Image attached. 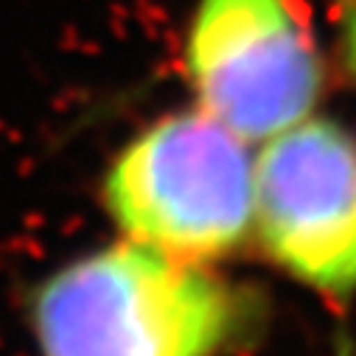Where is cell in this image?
<instances>
[{"label": "cell", "mask_w": 356, "mask_h": 356, "mask_svg": "<svg viewBox=\"0 0 356 356\" xmlns=\"http://www.w3.org/2000/svg\"><path fill=\"white\" fill-rule=\"evenodd\" d=\"M244 317L241 295L205 264L129 238L67 261L29 303L40 356H216Z\"/></svg>", "instance_id": "6da1fadb"}, {"label": "cell", "mask_w": 356, "mask_h": 356, "mask_svg": "<svg viewBox=\"0 0 356 356\" xmlns=\"http://www.w3.org/2000/svg\"><path fill=\"white\" fill-rule=\"evenodd\" d=\"M200 107L140 129L110 163L104 205L124 238L208 264L252 227V154Z\"/></svg>", "instance_id": "7a4b0ae2"}, {"label": "cell", "mask_w": 356, "mask_h": 356, "mask_svg": "<svg viewBox=\"0 0 356 356\" xmlns=\"http://www.w3.org/2000/svg\"><path fill=\"white\" fill-rule=\"evenodd\" d=\"M183 67L197 107L247 143L309 118L325 84L300 0H197Z\"/></svg>", "instance_id": "3957f363"}, {"label": "cell", "mask_w": 356, "mask_h": 356, "mask_svg": "<svg viewBox=\"0 0 356 356\" xmlns=\"http://www.w3.org/2000/svg\"><path fill=\"white\" fill-rule=\"evenodd\" d=\"M252 227L284 273L331 298L356 289V135L303 118L252 157Z\"/></svg>", "instance_id": "277c9868"}, {"label": "cell", "mask_w": 356, "mask_h": 356, "mask_svg": "<svg viewBox=\"0 0 356 356\" xmlns=\"http://www.w3.org/2000/svg\"><path fill=\"white\" fill-rule=\"evenodd\" d=\"M337 23L345 65L356 79V0H337Z\"/></svg>", "instance_id": "5b68a950"}]
</instances>
